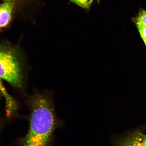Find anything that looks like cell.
I'll return each instance as SVG.
<instances>
[{"label": "cell", "instance_id": "cell-1", "mask_svg": "<svg viewBox=\"0 0 146 146\" xmlns=\"http://www.w3.org/2000/svg\"><path fill=\"white\" fill-rule=\"evenodd\" d=\"M32 105L30 127L21 140V146H48L56 124L52 103L48 98L37 96Z\"/></svg>", "mask_w": 146, "mask_h": 146}, {"label": "cell", "instance_id": "cell-2", "mask_svg": "<svg viewBox=\"0 0 146 146\" xmlns=\"http://www.w3.org/2000/svg\"><path fill=\"white\" fill-rule=\"evenodd\" d=\"M0 78L11 84L19 87L21 84V67L15 56L11 52L4 51L0 57Z\"/></svg>", "mask_w": 146, "mask_h": 146}, {"label": "cell", "instance_id": "cell-3", "mask_svg": "<svg viewBox=\"0 0 146 146\" xmlns=\"http://www.w3.org/2000/svg\"><path fill=\"white\" fill-rule=\"evenodd\" d=\"M142 133L138 130L129 133L116 140L115 146H143Z\"/></svg>", "mask_w": 146, "mask_h": 146}, {"label": "cell", "instance_id": "cell-4", "mask_svg": "<svg viewBox=\"0 0 146 146\" xmlns=\"http://www.w3.org/2000/svg\"><path fill=\"white\" fill-rule=\"evenodd\" d=\"M13 5L12 2L0 4V29L7 26L10 22Z\"/></svg>", "mask_w": 146, "mask_h": 146}, {"label": "cell", "instance_id": "cell-5", "mask_svg": "<svg viewBox=\"0 0 146 146\" xmlns=\"http://www.w3.org/2000/svg\"><path fill=\"white\" fill-rule=\"evenodd\" d=\"M0 95H3L4 97L5 100L7 107V113L10 114L15 109L16 107V103L8 92L6 89L3 85L1 81L0 78Z\"/></svg>", "mask_w": 146, "mask_h": 146}, {"label": "cell", "instance_id": "cell-6", "mask_svg": "<svg viewBox=\"0 0 146 146\" xmlns=\"http://www.w3.org/2000/svg\"><path fill=\"white\" fill-rule=\"evenodd\" d=\"M70 1L82 8L88 9L92 4L93 0H70Z\"/></svg>", "mask_w": 146, "mask_h": 146}, {"label": "cell", "instance_id": "cell-7", "mask_svg": "<svg viewBox=\"0 0 146 146\" xmlns=\"http://www.w3.org/2000/svg\"><path fill=\"white\" fill-rule=\"evenodd\" d=\"M136 23L140 35L146 45V27L138 22L136 21Z\"/></svg>", "mask_w": 146, "mask_h": 146}, {"label": "cell", "instance_id": "cell-8", "mask_svg": "<svg viewBox=\"0 0 146 146\" xmlns=\"http://www.w3.org/2000/svg\"><path fill=\"white\" fill-rule=\"evenodd\" d=\"M136 21L138 22L146 27V11H140L136 19Z\"/></svg>", "mask_w": 146, "mask_h": 146}, {"label": "cell", "instance_id": "cell-9", "mask_svg": "<svg viewBox=\"0 0 146 146\" xmlns=\"http://www.w3.org/2000/svg\"><path fill=\"white\" fill-rule=\"evenodd\" d=\"M142 138H143V146H146V135L142 133Z\"/></svg>", "mask_w": 146, "mask_h": 146}, {"label": "cell", "instance_id": "cell-10", "mask_svg": "<svg viewBox=\"0 0 146 146\" xmlns=\"http://www.w3.org/2000/svg\"><path fill=\"white\" fill-rule=\"evenodd\" d=\"M3 1H5V2H12L16 0H3Z\"/></svg>", "mask_w": 146, "mask_h": 146}, {"label": "cell", "instance_id": "cell-11", "mask_svg": "<svg viewBox=\"0 0 146 146\" xmlns=\"http://www.w3.org/2000/svg\"><path fill=\"white\" fill-rule=\"evenodd\" d=\"M3 51H4L0 50V57H1V56H2V55L3 54Z\"/></svg>", "mask_w": 146, "mask_h": 146}, {"label": "cell", "instance_id": "cell-12", "mask_svg": "<svg viewBox=\"0 0 146 146\" xmlns=\"http://www.w3.org/2000/svg\"></svg>", "mask_w": 146, "mask_h": 146}]
</instances>
